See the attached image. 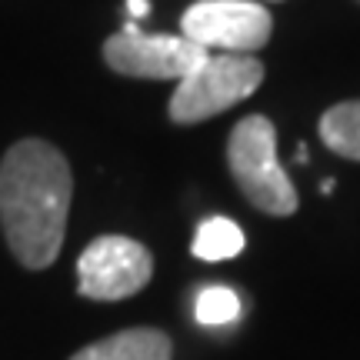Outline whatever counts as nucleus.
<instances>
[{
    "label": "nucleus",
    "instance_id": "f257e3e1",
    "mask_svg": "<svg viewBox=\"0 0 360 360\" xmlns=\"http://www.w3.org/2000/svg\"><path fill=\"white\" fill-rule=\"evenodd\" d=\"M74 177L67 157L47 141H17L0 160V227L27 270L51 267L67 233Z\"/></svg>",
    "mask_w": 360,
    "mask_h": 360
},
{
    "label": "nucleus",
    "instance_id": "f03ea898",
    "mask_svg": "<svg viewBox=\"0 0 360 360\" xmlns=\"http://www.w3.org/2000/svg\"><path fill=\"white\" fill-rule=\"evenodd\" d=\"M227 164L240 193L257 210L270 217H290L297 210V191L277 160V130L264 114L244 117L231 130Z\"/></svg>",
    "mask_w": 360,
    "mask_h": 360
},
{
    "label": "nucleus",
    "instance_id": "7ed1b4c3",
    "mask_svg": "<svg viewBox=\"0 0 360 360\" xmlns=\"http://www.w3.org/2000/svg\"><path fill=\"white\" fill-rule=\"evenodd\" d=\"M264 84V64L250 53H207L170 97L174 124H200L247 101Z\"/></svg>",
    "mask_w": 360,
    "mask_h": 360
},
{
    "label": "nucleus",
    "instance_id": "20e7f679",
    "mask_svg": "<svg viewBox=\"0 0 360 360\" xmlns=\"http://www.w3.org/2000/svg\"><path fill=\"white\" fill-rule=\"evenodd\" d=\"M154 277V257L150 250L130 237L103 233L84 247L77 257V290L87 300H127L141 294Z\"/></svg>",
    "mask_w": 360,
    "mask_h": 360
},
{
    "label": "nucleus",
    "instance_id": "39448f33",
    "mask_svg": "<svg viewBox=\"0 0 360 360\" xmlns=\"http://www.w3.org/2000/svg\"><path fill=\"white\" fill-rule=\"evenodd\" d=\"M180 30L210 53H254L270 40L274 20L254 0H197L184 11Z\"/></svg>",
    "mask_w": 360,
    "mask_h": 360
},
{
    "label": "nucleus",
    "instance_id": "423d86ee",
    "mask_svg": "<svg viewBox=\"0 0 360 360\" xmlns=\"http://www.w3.org/2000/svg\"><path fill=\"white\" fill-rule=\"evenodd\" d=\"M207 53L210 51L197 47L187 37L143 34L134 20L103 44V60L110 70L141 80H184Z\"/></svg>",
    "mask_w": 360,
    "mask_h": 360
},
{
    "label": "nucleus",
    "instance_id": "0eeeda50",
    "mask_svg": "<svg viewBox=\"0 0 360 360\" xmlns=\"http://www.w3.org/2000/svg\"><path fill=\"white\" fill-rule=\"evenodd\" d=\"M174 344L157 327H130L80 347L70 360H170Z\"/></svg>",
    "mask_w": 360,
    "mask_h": 360
},
{
    "label": "nucleus",
    "instance_id": "6e6552de",
    "mask_svg": "<svg viewBox=\"0 0 360 360\" xmlns=\"http://www.w3.org/2000/svg\"><path fill=\"white\" fill-rule=\"evenodd\" d=\"M321 137L334 154L360 160V101H344L321 117Z\"/></svg>",
    "mask_w": 360,
    "mask_h": 360
},
{
    "label": "nucleus",
    "instance_id": "1a4fd4ad",
    "mask_svg": "<svg viewBox=\"0 0 360 360\" xmlns=\"http://www.w3.org/2000/svg\"><path fill=\"white\" fill-rule=\"evenodd\" d=\"M244 250V231L231 217H207L193 233V257L200 260H231Z\"/></svg>",
    "mask_w": 360,
    "mask_h": 360
},
{
    "label": "nucleus",
    "instance_id": "9d476101",
    "mask_svg": "<svg viewBox=\"0 0 360 360\" xmlns=\"http://www.w3.org/2000/svg\"><path fill=\"white\" fill-rule=\"evenodd\" d=\"M193 317L204 327H227L240 317V297L233 294L231 287H204L197 300H193Z\"/></svg>",
    "mask_w": 360,
    "mask_h": 360
},
{
    "label": "nucleus",
    "instance_id": "9b49d317",
    "mask_svg": "<svg viewBox=\"0 0 360 360\" xmlns=\"http://www.w3.org/2000/svg\"><path fill=\"white\" fill-rule=\"evenodd\" d=\"M127 11H130V17H147V13H150V4H147V0H127Z\"/></svg>",
    "mask_w": 360,
    "mask_h": 360
}]
</instances>
